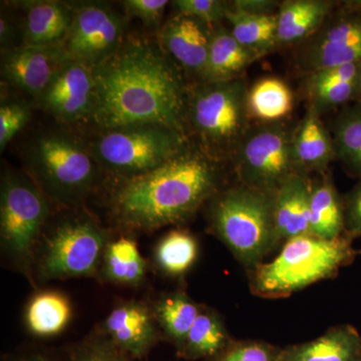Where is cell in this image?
Instances as JSON below:
<instances>
[{
    "mask_svg": "<svg viewBox=\"0 0 361 361\" xmlns=\"http://www.w3.org/2000/svg\"><path fill=\"white\" fill-rule=\"evenodd\" d=\"M97 163L92 152L73 135L49 133L35 140L26 154V167L42 193L58 203L73 205L94 188Z\"/></svg>",
    "mask_w": 361,
    "mask_h": 361,
    "instance_id": "cell-6",
    "label": "cell"
},
{
    "mask_svg": "<svg viewBox=\"0 0 361 361\" xmlns=\"http://www.w3.org/2000/svg\"><path fill=\"white\" fill-rule=\"evenodd\" d=\"M336 160L349 175L361 179V101L348 104L330 121Z\"/></svg>",
    "mask_w": 361,
    "mask_h": 361,
    "instance_id": "cell-25",
    "label": "cell"
},
{
    "mask_svg": "<svg viewBox=\"0 0 361 361\" xmlns=\"http://www.w3.org/2000/svg\"><path fill=\"white\" fill-rule=\"evenodd\" d=\"M191 148L190 137L179 130L142 123L103 130L90 152L97 165L128 179L160 167Z\"/></svg>",
    "mask_w": 361,
    "mask_h": 361,
    "instance_id": "cell-7",
    "label": "cell"
},
{
    "mask_svg": "<svg viewBox=\"0 0 361 361\" xmlns=\"http://www.w3.org/2000/svg\"><path fill=\"white\" fill-rule=\"evenodd\" d=\"M71 301L58 291H42L32 297L26 306V329L37 337L58 336L65 330L71 319Z\"/></svg>",
    "mask_w": 361,
    "mask_h": 361,
    "instance_id": "cell-26",
    "label": "cell"
},
{
    "mask_svg": "<svg viewBox=\"0 0 361 361\" xmlns=\"http://www.w3.org/2000/svg\"><path fill=\"white\" fill-rule=\"evenodd\" d=\"M23 45L54 47L63 44L73 18V6L42 0L25 2Z\"/></svg>",
    "mask_w": 361,
    "mask_h": 361,
    "instance_id": "cell-22",
    "label": "cell"
},
{
    "mask_svg": "<svg viewBox=\"0 0 361 361\" xmlns=\"http://www.w3.org/2000/svg\"><path fill=\"white\" fill-rule=\"evenodd\" d=\"M219 164L191 148L160 167L123 180L111 197L116 221L130 229L153 230L187 220L220 191Z\"/></svg>",
    "mask_w": 361,
    "mask_h": 361,
    "instance_id": "cell-2",
    "label": "cell"
},
{
    "mask_svg": "<svg viewBox=\"0 0 361 361\" xmlns=\"http://www.w3.org/2000/svg\"><path fill=\"white\" fill-rule=\"evenodd\" d=\"M260 56L239 44L230 28L211 27L210 45L205 70L199 82H219L243 78V73Z\"/></svg>",
    "mask_w": 361,
    "mask_h": 361,
    "instance_id": "cell-21",
    "label": "cell"
},
{
    "mask_svg": "<svg viewBox=\"0 0 361 361\" xmlns=\"http://www.w3.org/2000/svg\"><path fill=\"white\" fill-rule=\"evenodd\" d=\"M13 361H51L49 358L44 357L42 355H28L23 356V357L16 358Z\"/></svg>",
    "mask_w": 361,
    "mask_h": 361,
    "instance_id": "cell-42",
    "label": "cell"
},
{
    "mask_svg": "<svg viewBox=\"0 0 361 361\" xmlns=\"http://www.w3.org/2000/svg\"><path fill=\"white\" fill-rule=\"evenodd\" d=\"M338 6L344 11L361 13V0H344L338 2Z\"/></svg>",
    "mask_w": 361,
    "mask_h": 361,
    "instance_id": "cell-41",
    "label": "cell"
},
{
    "mask_svg": "<svg viewBox=\"0 0 361 361\" xmlns=\"http://www.w3.org/2000/svg\"><path fill=\"white\" fill-rule=\"evenodd\" d=\"M168 4L167 0H128L123 2L130 16L140 18L149 26L160 23Z\"/></svg>",
    "mask_w": 361,
    "mask_h": 361,
    "instance_id": "cell-37",
    "label": "cell"
},
{
    "mask_svg": "<svg viewBox=\"0 0 361 361\" xmlns=\"http://www.w3.org/2000/svg\"><path fill=\"white\" fill-rule=\"evenodd\" d=\"M310 209L312 236L334 240L345 235L343 197L326 173L311 180Z\"/></svg>",
    "mask_w": 361,
    "mask_h": 361,
    "instance_id": "cell-24",
    "label": "cell"
},
{
    "mask_svg": "<svg viewBox=\"0 0 361 361\" xmlns=\"http://www.w3.org/2000/svg\"><path fill=\"white\" fill-rule=\"evenodd\" d=\"M226 20L237 42L260 58L277 49V14L250 16L230 9Z\"/></svg>",
    "mask_w": 361,
    "mask_h": 361,
    "instance_id": "cell-31",
    "label": "cell"
},
{
    "mask_svg": "<svg viewBox=\"0 0 361 361\" xmlns=\"http://www.w3.org/2000/svg\"><path fill=\"white\" fill-rule=\"evenodd\" d=\"M30 109L27 104L9 103L0 108V151H4L16 135L30 121Z\"/></svg>",
    "mask_w": 361,
    "mask_h": 361,
    "instance_id": "cell-35",
    "label": "cell"
},
{
    "mask_svg": "<svg viewBox=\"0 0 361 361\" xmlns=\"http://www.w3.org/2000/svg\"><path fill=\"white\" fill-rule=\"evenodd\" d=\"M37 101L59 122L90 120L94 104L92 68L75 61H68Z\"/></svg>",
    "mask_w": 361,
    "mask_h": 361,
    "instance_id": "cell-13",
    "label": "cell"
},
{
    "mask_svg": "<svg viewBox=\"0 0 361 361\" xmlns=\"http://www.w3.org/2000/svg\"><path fill=\"white\" fill-rule=\"evenodd\" d=\"M360 253H361V251L360 252Z\"/></svg>",
    "mask_w": 361,
    "mask_h": 361,
    "instance_id": "cell-43",
    "label": "cell"
},
{
    "mask_svg": "<svg viewBox=\"0 0 361 361\" xmlns=\"http://www.w3.org/2000/svg\"><path fill=\"white\" fill-rule=\"evenodd\" d=\"M338 6L332 0H286L277 13V45L300 44L314 35Z\"/></svg>",
    "mask_w": 361,
    "mask_h": 361,
    "instance_id": "cell-20",
    "label": "cell"
},
{
    "mask_svg": "<svg viewBox=\"0 0 361 361\" xmlns=\"http://www.w3.org/2000/svg\"><path fill=\"white\" fill-rule=\"evenodd\" d=\"M198 255V241L184 230L169 232L159 241L154 252L159 269L173 277L182 276L191 269Z\"/></svg>",
    "mask_w": 361,
    "mask_h": 361,
    "instance_id": "cell-32",
    "label": "cell"
},
{
    "mask_svg": "<svg viewBox=\"0 0 361 361\" xmlns=\"http://www.w3.org/2000/svg\"><path fill=\"white\" fill-rule=\"evenodd\" d=\"M345 235L355 239L361 236V179L343 197Z\"/></svg>",
    "mask_w": 361,
    "mask_h": 361,
    "instance_id": "cell-38",
    "label": "cell"
},
{
    "mask_svg": "<svg viewBox=\"0 0 361 361\" xmlns=\"http://www.w3.org/2000/svg\"><path fill=\"white\" fill-rule=\"evenodd\" d=\"M322 116L307 106L305 115L294 129L293 152L300 174H324L336 160L331 133L323 123Z\"/></svg>",
    "mask_w": 361,
    "mask_h": 361,
    "instance_id": "cell-19",
    "label": "cell"
},
{
    "mask_svg": "<svg viewBox=\"0 0 361 361\" xmlns=\"http://www.w3.org/2000/svg\"><path fill=\"white\" fill-rule=\"evenodd\" d=\"M128 357L104 336L90 339L78 346L71 355V361H129Z\"/></svg>",
    "mask_w": 361,
    "mask_h": 361,
    "instance_id": "cell-36",
    "label": "cell"
},
{
    "mask_svg": "<svg viewBox=\"0 0 361 361\" xmlns=\"http://www.w3.org/2000/svg\"><path fill=\"white\" fill-rule=\"evenodd\" d=\"M293 92L280 78H261L249 89V113L258 123L281 122L293 110Z\"/></svg>",
    "mask_w": 361,
    "mask_h": 361,
    "instance_id": "cell-30",
    "label": "cell"
},
{
    "mask_svg": "<svg viewBox=\"0 0 361 361\" xmlns=\"http://www.w3.org/2000/svg\"><path fill=\"white\" fill-rule=\"evenodd\" d=\"M201 310L185 292L176 291L161 296L153 311L164 334L179 351Z\"/></svg>",
    "mask_w": 361,
    "mask_h": 361,
    "instance_id": "cell-29",
    "label": "cell"
},
{
    "mask_svg": "<svg viewBox=\"0 0 361 361\" xmlns=\"http://www.w3.org/2000/svg\"><path fill=\"white\" fill-rule=\"evenodd\" d=\"M73 11L71 28L61 47L68 61L92 70L120 49L126 39L125 20L102 2H85Z\"/></svg>",
    "mask_w": 361,
    "mask_h": 361,
    "instance_id": "cell-11",
    "label": "cell"
},
{
    "mask_svg": "<svg viewBox=\"0 0 361 361\" xmlns=\"http://www.w3.org/2000/svg\"><path fill=\"white\" fill-rule=\"evenodd\" d=\"M209 223L234 257L253 269L276 249L274 194L244 186L220 190L211 199Z\"/></svg>",
    "mask_w": 361,
    "mask_h": 361,
    "instance_id": "cell-4",
    "label": "cell"
},
{
    "mask_svg": "<svg viewBox=\"0 0 361 361\" xmlns=\"http://www.w3.org/2000/svg\"><path fill=\"white\" fill-rule=\"evenodd\" d=\"M282 348L265 341H233L210 361H281Z\"/></svg>",
    "mask_w": 361,
    "mask_h": 361,
    "instance_id": "cell-33",
    "label": "cell"
},
{
    "mask_svg": "<svg viewBox=\"0 0 361 361\" xmlns=\"http://www.w3.org/2000/svg\"><path fill=\"white\" fill-rule=\"evenodd\" d=\"M101 272L104 279L111 283L135 286L146 277V261L134 240L126 237L111 239L104 251Z\"/></svg>",
    "mask_w": 361,
    "mask_h": 361,
    "instance_id": "cell-28",
    "label": "cell"
},
{
    "mask_svg": "<svg viewBox=\"0 0 361 361\" xmlns=\"http://www.w3.org/2000/svg\"><path fill=\"white\" fill-rule=\"evenodd\" d=\"M281 361H361V336L349 325L332 327L313 341L282 348Z\"/></svg>",
    "mask_w": 361,
    "mask_h": 361,
    "instance_id": "cell-23",
    "label": "cell"
},
{
    "mask_svg": "<svg viewBox=\"0 0 361 361\" xmlns=\"http://www.w3.org/2000/svg\"><path fill=\"white\" fill-rule=\"evenodd\" d=\"M303 77L307 106L320 116L361 101V63L322 68Z\"/></svg>",
    "mask_w": 361,
    "mask_h": 361,
    "instance_id": "cell-17",
    "label": "cell"
},
{
    "mask_svg": "<svg viewBox=\"0 0 361 361\" xmlns=\"http://www.w3.org/2000/svg\"><path fill=\"white\" fill-rule=\"evenodd\" d=\"M232 339L224 322L215 311L203 307L179 353L188 360L207 358L211 360L220 355Z\"/></svg>",
    "mask_w": 361,
    "mask_h": 361,
    "instance_id": "cell-27",
    "label": "cell"
},
{
    "mask_svg": "<svg viewBox=\"0 0 361 361\" xmlns=\"http://www.w3.org/2000/svg\"><path fill=\"white\" fill-rule=\"evenodd\" d=\"M92 75L90 120L102 130L158 123L189 137L188 87L182 70L159 42L126 37L111 58L92 68Z\"/></svg>",
    "mask_w": 361,
    "mask_h": 361,
    "instance_id": "cell-1",
    "label": "cell"
},
{
    "mask_svg": "<svg viewBox=\"0 0 361 361\" xmlns=\"http://www.w3.org/2000/svg\"><path fill=\"white\" fill-rule=\"evenodd\" d=\"M154 311L140 301L118 304L104 322L106 336L134 358L148 355L160 337Z\"/></svg>",
    "mask_w": 361,
    "mask_h": 361,
    "instance_id": "cell-16",
    "label": "cell"
},
{
    "mask_svg": "<svg viewBox=\"0 0 361 361\" xmlns=\"http://www.w3.org/2000/svg\"><path fill=\"white\" fill-rule=\"evenodd\" d=\"M16 39H18V28L14 25L13 18L2 13L0 18V45H1L2 54L14 49L13 44Z\"/></svg>",
    "mask_w": 361,
    "mask_h": 361,
    "instance_id": "cell-40",
    "label": "cell"
},
{
    "mask_svg": "<svg viewBox=\"0 0 361 361\" xmlns=\"http://www.w3.org/2000/svg\"><path fill=\"white\" fill-rule=\"evenodd\" d=\"M337 7L314 35L299 44L296 65L303 75L361 63V13Z\"/></svg>",
    "mask_w": 361,
    "mask_h": 361,
    "instance_id": "cell-12",
    "label": "cell"
},
{
    "mask_svg": "<svg viewBox=\"0 0 361 361\" xmlns=\"http://www.w3.org/2000/svg\"><path fill=\"white\" fill-rule=\"evenodd\" d=\"M177 13L193 18L213 27L226 20L230 1L223 0H176L172 2Z\"/></svg>",
    "mask_w": 361,
    "mask_h": 361,
    "instance_id": "cell-34",
    "label": "cell"
},
{
    "mask_svg": "<svg viewBox=\"0 0 361 361\" xmlns=\"http://www.w3.org/2000/svg\"><path fill=\"white\" fill-rule=\"evenodd\" d=\"M310 177L295 175L274 193V223L278 245L310 234Z\"/></svg>",
    "mask_w": 361,
    "mask_h": 361,
    "instance_id": "cell-18",
    "label": "cell"
},
{
    "mask_svg": "<svg viewBox=\"0 0 361 361\" xmlns=\"http://www.w3.org/2000/svg\"><path fill=\"white\" fill-rule=\"evenodd\" d=\"M293 134L284 121L253 123L232 160L240 184L274 194L287 180L300 174Z\"/></svg>",
    "mask_w": 361,
    "mask_h": 361,
    "instance_id": "cell-10",
    "label": "cell"
},
{
    "mask_svg": "<svg viewBox=\"0 0 361 361\" xmlns=\"http://www.w3.org/2000/svg\"><path fill=\"white\" fill-rule=\"evenodd\" d=\"M355 254L353 239L346 235L334 240L296 237L285 242L270 262L249 270V284L255 295L281 298L334 276Z\"/></svg>",
    "mask_w": 361,
    "mask_h": 361,
    "instance_id": "cell-5",
    "label": "cell"
},
{
    "mask_svg": "<svg viewBox=\"0 0 361 361\" xmlns=\"http://www.w3.org/2000/svg\"><path fill=\"white\" fill-rule=\"evenodd\" d=\"M250 87L244 78L197 82L188 87V135L196 137L209 158L233 160L253 123L248 106Z\"/></svg>",
    "mask_w": 361,
    "mask_h": 361,
    "instance_id": "cell-3",
    "label": "cell"
},
{
    "mask_svg": "<svg viewBox=\"0 0 361 361\" xmlns=\"http://www.w3.org/2000/svg\"><path fill=\"white\" fill-rule=\"evenodd\" d=\"M109 233L89 216L71 215L45 234L35 269L40 280L92 276L101 269Z\"/></svg>",
    "mask_w": 361,
    "mask_h": 361,
    "instance_id": "cell-9",
    "label": "cell"
},
{
    "mask_svg": "<svg viewBox=\"0 0 361 361\" xmlns=\"http://www.w3.org/2000/svg\"><path fill=\"white\" fill-rule=\"evenodd\" d=\"M68 61L61 44L20 45L4 52L1 75L11 85L39 99Z\"/></svg>",
    "mask_w": 361,
    "mask_h": 361,
    "instance_id": "cell-14",
    "label": "cell"
},
{
    "mask_svg": "<svg viewBox=\"0 0 361 361\" xmlns=\"http://www.w3.org/2000/svg\"><path fill=\"white\" fill-rule=\"evenodd\" d=\"M49 216L45 195L25 176L7 174L0 191V240L4 253L32 279L37 244Z\"/></svg>",
    "mask_w": 361,
    "mask_h": 361,
    "instance_id": "cell-8",
    "label": "cell"
},
{
    "mask_svg": "<svg viewBox=\"0 0 361 361\" xmlns=\"http://www.w3.org/2000/svg\"><path fill=\"white\" fill-rule=\"evenodd\" d=\"M281 1L277 0H233L230 9L235 13L250 16H274L278 13Z\"/></svg>",
    "mask_w": 361,
    "mask_h": 361,
    "instance_id": "cell-39",
    "label": "cell"
},
{
    "mask_svg": "<svg viewBox=\"0 0 361 361\" xmlns=\"http://www.w3.org/2000/svg\"><path fill=\"white\" fill-rule=\"evenodd\" d=\"M210 32L205 23L177 13L161 28L158 42L180 70L198 78L199 82L208 59Z\"/></svg>",
    "mask_w": 361,
    "mask_h": 361,
    "instance_id": "cell-15",
    "label": "cell"
}]
</instances>
